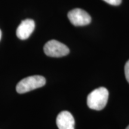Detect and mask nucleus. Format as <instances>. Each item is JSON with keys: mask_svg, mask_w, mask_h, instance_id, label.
Returning <instances> with one entry per match:
<instances>
[{"mask_svg": "<svg viewBox=\"0 0 129 129\" xmlns=\"http://www.w3.org/2000/svg\"><path fill=\"white\" fill-rule=\"evenodd\" d=\"M125 129H129V125H128V127H127V128H125Z\"/></svg>", "mask_w": 129, "mask_h": 129, "instance_id": "nucleus-10", "label": "nucleus"}, {"mask_svg": "<svg viewBox=\"0 0 129 129\" xmlns=\"http://www.w3.org/2000/svg\"><path fill=\"white\" fill-rule=\"evenodd\" d=\"M1 36H2V32H1V30L0 29V41H1Z\"/></svg>", "mask_w": 129, "mask_h": 129, "instance_id": "nucleus-9", "label": "nucleus"}, {"mask_svg": "<svg viewBox=\"0 0 129 129\" xmlns=\"http://www.w3.org/2000/svg\"><path fill=\"white\" fill-rule=\"evenodd\" d=\"M46 79L41 75H33L23 78L16 85V91L22 94L41 87L46 84Z\"/></svg>", "mask_w": 129, "mask_h": 129, "instance_id": "nucleus-2", "label": "nucleus"}, {"mask_svg": "<svg viewBox=\"0 0 129 129\" xmlns=\"http://www.w3.org/2000/svg\"><path fill=\"white\" fill-rule=\"evenodd\" d=\"M35 22L32 19H27L22 21L16 30V35L20 40L28 39L35 29Z\"/></svg>", "mask_w": 129, "mask_h": 129, "instance_id": "nucleus-5", "label": "nucleus"}, {"mask_svg": "<svg viewBox=\"0 0 129 129\" xmlns=\"http://www.w3.org/2000/svg\"><path fill=\"white\" fill-rule=\"evenodd\" d=\"M108 97V90L101 87L94 90L88 95L87 104L90 109L101 111L107 104Z\"/></svg>", "mask_w": 129, "mask_h": 129, "instance_id": "nucleus-1", "label": "nucleus"}, {"mask_svg": "<svg viewBox=\"0 0 129 129\" xmlns=\"http://www.w3.org/2000/svg\"><path fill=\"white\" fill-rule=\"evenodd\" d=\"M104 1L112 6H118L122 2V0H104Z\"/></svg>", "mask_w": 129, "mask_h": 129, "instance_id": "nucleus-8", "label": "nucleus"}, {"mask_svg": "<svg viewBox=\"0 0 129 129\" xmlns=\"http://www.w3.org/2000/svg\"><path fill=\"white\" fill-rule=\"evenodd\" d=\"M124 72H125V76L126 78V80L128 83H129V60L126 62L124 67Z\"/></svg>", "mask_w": 129, "mask_h": 129, "instance_id": "nucleus-7", "label": "nucleus"}, {"mask_svg": "<svg viewBox=\"0 0 129 129\" xmlns=\"http://www.w3.org/2000/svg\"><path fill=\"white\" fill-rule=\"evenodd\" d=\"M56 124L59 129H74L75 120L69 111H63L58 114Z\"/></svg>", "mask_w": 129, "mask_h": 129, "instance_id": "nucleus-6", "label": "nucleus"}, {"mask_svg": "<svg viewBox=\"0 0 129 129\" xmlns=\"http://www.w3.org/2000/svg\"><path fill=\"white\" fill-rule=\"evenodd\" d=\"M44 51L47 56L50 57H60L68 55L69 53V49L63 43L52 40L45 44Z\"/></svg>", "mask_w": 129, "mask_h": 129, "instance_id": "nucleus-3", "label": "nucleus"}, {"mask_svg": "<svg viewBox=\"0 0 129 129\" xmlns=\"http://www.w3.org/2000/svg\"><path fill=\"white\" fill-rule=\"evenodd\" d=\"M69 21L75 26H82L90 23L91 17L87 12L83 9H75L71 10L68 14Z\"/></svg>", "mask_w": 129, "mask_h": 129, "instance_id": "nucleus-4", "label": "nucleus"}]
</instances>
